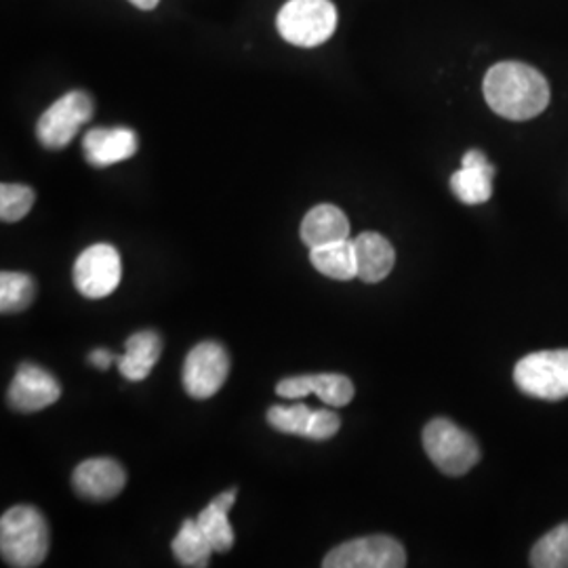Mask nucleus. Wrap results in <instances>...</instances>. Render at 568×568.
<instances>
[{
  "instance_id": "1",
  "label": "nucleus",
  "mask_w": 568,
  "mask_h": 568,
  "mask_svg": "<svg viewBox=\"0 0 568 568\" xmlns=\"http://www.w3.org/2000/svg\"><path fill=\"white\" fill-rule=\"evenodd\" d=\"M483 89L490 110L508 121L539 116L551 98L546 77L520 61H501L493 65Z\"/></svg>"
},
{
  "instance_id": "2",
  "label": "nucleus",
  "mask_w": 568,
  "mask_h": 568,
  "mask_svg": "<svg viewBox=\"0 0 568 568\" xmlns=\"http://www.w3.org/2000/svg\"><path fill=\"white\" fill-rule=\"evenodd\" d=\"M0 551L9 567H41L49 551V527L39 509L16 506L2 514Z\"/></svg>"
},
{
  "instance_id": "3",
  "label": "nucleus",
  "mask_w": 568,
  "mask_h": 568,
  "mask_svg": "<svg viewBox=\"0 0 568 568\" xmlns=\"http://www.w3.org/2000/svg\"><path fill=\"white\" fill-rule=\"evenodd\" d=\"M284 41L295 47H318L337 28V11L331 0H288L276 18Z\"/></svg>"
},
{
  "instance_id": "4",
  "label": "nucleus",
  "mask_w": 568,
  "mask_h": 568,
  "mask_svg": "<svg viewBox=\"0 0 568 568\" xmlns=\"http://www.w3.org/2000/svg\"><path fill=\"white\" fill-rule=\"evenodd\" d=\"M424 448L432 464L447 476H464L480 462V447L466 429L434 419L424 429Z\"/></svg>"
},
{
  "instance_id": "5",
  "label": "nucleus",
  "mask_w": 568,
  "mask_h": 568,
  "mask_svg": "<svg viewBox=\"0 0 568 568\" xmlns=\"http://www.w3.org/2000/svg\"><path fill=\"white\" fill-rule=\"evenodd\" d=\"M514 384L532 398H567L568 349H546L528 354L514 368Z\"/></svg>"
},
{
  "instance_id": "6",
  "label": "nucleus",
  "mask_w": 568,
  "mask_h": 568,
  "mask_svg": "<svg viewBox=\"0 0 568 568\" xmlns=\"http://www.w3.org/2000/svg\"><path fill=\"white\" fill-rule=\"evenodd\" d=\"M95 105L89 93L70 91L53 103L37 124V138L49 150H61L72 142L84 122L93 119Z\"/></svg>"
},
{
  "instance_id": "7",
  "label": "nucleus",
  "mask_w": 568,
  "mask_h": 568,
  "mask_svg": "<svg viewBox=\"0 0 568 568\" xmlns=\"http://www.w3.org/2000/svg\"><path fill=\"white\" fill-rule=\"evenodd\" d=\"M227 375L230 356L224 345L217 342H203L192 347L183 363V387L196 400L215 396L227 382Z\"/></svg>"
},
{
  "instance_id": "8",
  "label": "nucleus",
  "mask_w": 568,
  "mask_h": 568,
  "mask_svg": "<svg viewBox=\"0 0 568 568\" xmlns=\"http://www.w3.org/2000/svg\"><path fill=\"white\" fill-rule=\"evenodd\" d=\"M325 568H403L406 551L400 541L387 535L361 537L326 554Z\"/></svg>"
},
{
  "instance_id": "9",
  "label": "nucleus",
  "mask_w": 568,
  "mask_h": 568,
  "mask_svg": "<svg viewBox=\"0 0 568 568\" xmlns=\"http://www.w3.org/2000/svg\"><path fill=\"white\" fill-rule=\"evenodd\" d=\"M122 264L112 244H93L74 264V286L89 300H102L121 284Z\"/></svg>"
},
{
  "instance_id": "10",
  "label": "nucleus",
  "mask_w": 568,
  "mask_h": 568,
  "mask_svg": "<svg viewBox=\"0 0 568 568\" xmlns=\"http://www.w3.org/2000/svg\"><path fill=\"white\" fill-rule=\"evenodd\" d=\"M60 398V382L49 371L30 363H23L18 368L9 387V403L21 413H37L55 405Z\"/></svg>"
},
{
  "instance_id": "11",
  "label": "nucleus",
  "mask_w": 568,
  "mask_h": 568,
  "mask_svg": "<svg viewBox=\"0 0 568 568\" xmlns=\"http://www.w3.org/2000/svg\"><path fill=\"white\" fill-rule=\"evenodd\" d=\"M72 485L77 493L89 501H110L121 495L122 488L126 485V471L114 459L95 457L82 462L81 466L74 469Z\"/></svg>"
},
{
  "instance_id": "12",
  "label": "nucleus",
  "mask_w": 568,
  "mask_h": 568,
  "mask_svg": "<svg viewBox=\"0 0 568 568\" xmlns=\"http://www.w3.org/2000/svg\"><path fill=\"white\" fill-rule=\"evenodd\" d=\"M276 394L295 400L307 394H316L326 406L339 408L349 405L354 398V384L339 373H321V375H300L288 377L276 386Z\"/></svg>"
},
{
  "instance_id": "13",
  "label": "nucleus",
  "mask_w": 568,
  "mask_h": 568,
  "mask_svg": "<svg viewBox=\"0 0 568 568\" xmlns=\"http://www.w3.org/2000/svg\"><path fill=\"white\" fill-rule=\"evenodd\" d=\"M140 148L138 135L131 129L124 126H112V129H93L84 135L82 150L87 156V163L103 169L110 164L129 161L135 156Z\"/></svg>"
},
{
  "instance_id": "14",
  "label": "nucleus",
  "mask_w": 568,
  "mask_h": 568,
  "mask_svg": "<svg viewBox=\"0 0 568 568\" xmlns=\"http://www.w3.org/2000/svg\"><path fill=\"white\" fill-rule=\"evenodd\" d=\"M493 178L495 166L488 163L485 152L469 150L462 159V169L450 178V190L462 203H487L493 196Z\"/></svg>"
},
{
  "instance_id": "15",
  "label": "nucleus",
  "mask_w": 568,
  "mask_h": 568,
  "mask_svg": "<svg viewBox=\"0 0 568 568\" xmlns=\"http://www.w3.org/2000/svg\"><path fill=\"white\" fill-rule=\"evenodd\" d=\"M163 339L154 331H140L126 339V349L116 356L122 377L129 382H143L159 363Z\"/></svg>"
},
{
  "instance_id": "16",
  "label": "nucleus",
  "mask_w": 568,
  "mask_h": 568,
  "mask_svg": "<svg viewBox=\"0 0 568 568\" xmlns=\"http://www.w3.org/2000/svg\"><path fill=\"white\" fill-rule=\"evenodd\" d=\"M358 278L366 284L382 283L396 264V251L387 239L375 232H363L354 239Z\"/></svg>"
},
{
  "instance_id": "17",
  "label": "nucleus",
  "mask_w": 568,
  "mask_h": 568,
  "mask_svg": "<svg viewBox=\"0 0 568 568\" xmlns=\"http://www.w3.org/2000/svg\"><path fill=\"white\" fill-rule=\"evenodd\" d=\"M345 239H349V222L339 206L318 204L307 211L302 222V241L305 246L316 248Z\"/></svg>"
},
{
  "instance_id": "18",
  "label": "nucleus",
  "mask_w": 568,
  "mask_h": 568,
  "mask_svg": "<svg viewBox=\"0 0 568 568\" xmlns=\"http://www.w3.org/2000/svg\"><path fill=\"white\" fill-rule=\"evenodd\" d=\"M234 501H236V490L234 488L224 490L196 518L199 527L203 528L206 539L211 541V546L217 554H225L234 548V530H232L230 518H227Z\"/></svg>"
},
{
  "instance_id": "19",
  "label": "nucleus",
  "mask_w": 568,
  "mask_h": 568,
  "mask_svg": "<svg viewBox=\"0 0 568 568\" xmlns=\"http://www.w3.org/2000/svg\"><path fill=\"white\" fill-rule=\"evenodd\" d=\"M310 262L328 278H335V281L358 278L356 248H354V241L349 239L310 248Z\"/></svg>"
},
{
  "instance_id": "20",
  "label": "nucleus",
  "mask_w": 568,
  "mask_h": 568,
  "mask_svg": "<svg viewBox=\"0 0 568 568\" xmlns=\"http://www.w3.org/2000/svg\"><path fill=\"white\" fill-rule=\"evenodd\" d=\"M215 549L206 539L203 528L196 520H183L178 537L173 539V554L182 567L203 568L209 567L211 554Z\"/></svg>"
},
{
  "instance_id": "21",
  "label": "nucleus",
  "mask_w": 568,
  "mask_h": 568,
  "mask_svg": "<svg viewBox=\"0 0 568 568\" xmlns=\"http://www.w3.org/2000/svg\"><path fill=\"white\" fill-rule=\"evenodd\" d=\"M530 567L568 568V523L549 530L530 549Z\"/></svg>"
},
{
  "instance_id": "22",
  "label": "nucleus",
  "mask_w": 568,
  "mask_h": 568,
  "mask_svg": "<svg viewBox=\"0 0 568 568\" xmlns=\"http://www.w3.org/2000/svg\"><path fill=\"white\" fill-rule=\"evenodd\" d=\"M37 293L34 281L21 272H2L0 274V312L16 314L32 304Z\"/></svg>"
},
{
  "instance_id": "23",
  "label": "nucleus",
  "mask_w": 568,
  "mask_h": 568,
  "mask_svg": "<svg viewBox=\"0 0 568 568\" xmlns=\"http://www.w3.org/2000/svg\"><path fill=\"white\" fill-rule=\"evenodd\" d=\"M34 204V192L20 183L0 185V220L4 224H16L23 220Z\"/></svg>"
},
{
  "instance_id": "24",
  "label": "nucleus",
  "mask_w": 568,
  "mask_h": 568,
  "mask_svg": "<svg viewBox=\"0 0 568 568\" xmlns=\"http://www.w3.org/2000/svg\"><path fill=\"white\" fill-rule=\"evenodd\" d=\"M312 415H314V410L305 405L272 406L267 410V424L276 432L305 438Z\"/></svg>"
},
{
  "instance_id": "25",
  "label": "nucleus",
  "mask_w": 568,
  "mask_h": 568,
  "mask_svg": "<svg viewBox=\"0 0 568 568\" xmlns=\"http://www.w3.org/2000/svg\"><path fill=\"white\" fill-rule=\"evenodd\" d=\"M342 427V419L335 410H328V408H318L314 410L312 415V422H310V429H307V440H314V443H321V440H328L333 438Z\"/></svg>"
},
{
  "instance_id": "26",
  "label": "nucleus",
  "mask_w": 568,
  "mask_h": 568,
  "mask_svg": "<svg viewBox=\"0 0 568 568\" xmlns=\"http://www.w3.org/2000/svg\"><path fill=\"white\" fill-rule=\"evenodd\" d=\"M114 354H110L108 349H93L91 352V356H89V361H91V365L98 366L100 371H105V368H110V365L114 363Z\"/></svg>"
},
{
  "instance_id": "27",
  "label": "nucleus",
  "mask_w": 568,
  "mask_h": 568,
  "mask_svg": "<svg viewBox=\"0 0 568 568\" xmlns=\"http://www.w3.org/2000/svg\"><path fill=\"white\" fill-rule=\"evenodd\" d=\"M131 4H135L138 9H143V11H150V9H154L161 0H129Z\"/></svg>"
}]
</instances>
